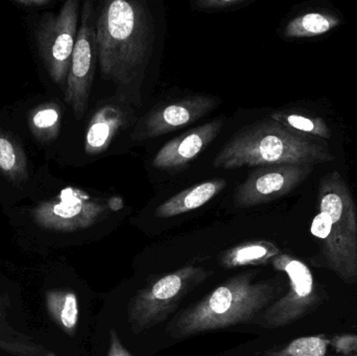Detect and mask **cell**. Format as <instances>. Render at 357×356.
Listing matches in <instances>:
<instances>
[{
  "label": "cell",
  "mask_w": 357,
  "mask_h": 356,
  "mask_svg": "<svg viewBox=\"0 0 357 356\" xmlns=\"http://www.w3.org/2000/svg\"><path fill=\"white\" fill-rule=\"evenodd\" d=\"M96 29L102 77L121 88L142 83L155 42L154 21L146 2H105L96 15Z\"/></svg>",
  "instance_id": "cell-1"
},
{
  "label": "cell",
  "mask_w": 357,
  "mask_h": 356,
  "mask_svg": "<svg viewBox=\"0 0 357 356\" xmlns=\"http://www.w3.org/2000/svg\"><path fill=\"white\" fill-rule=\"evenodd\" d=\"M335 159L324 140L297 133L270 117L235 134L213 161L220 169L268 165L310 164Z\"/></svg>",
  "instance_id": "cell-2"
},
{
  "label": "cell",
  "mask_w": 357,
  "mask_h": 356,
  "mask_svg": "<svg viewBox=\"0 0 357 356\" xmlns=\"http://www.w3.org/2000/svg\"><path fill=\"white\" fill-rule=\"evenodd\" d=\"M318 215L312 219V235L320 251L312 259L344 284L357 282V212L351 192L339 171L321 180Z\"/></svg>",
  "instance_id": "cell-3"
},
{
  "label": "cell",
  "mask_w": 357,
  "mask_h": 356,
  "mask_svg": "<svg viewBox=\"0 0 357 356\" xmlns=\"http://www.w3.org/2000/svg\"><path fill=\"white\" fill-rule=\"evenodd\" d=\"M281 291L273 281H252L249 274L234 276L181 313L167 332L181 339L249 323L276 300Z\"/></svg>",
  "instance_id": "cell-4"
},
{
  "label": "cell",
  "mask_w": 357,
  "mask_h": 356,
  "mask_svg": "<svg viewBox=\"0 0 357 356\" xmlns=\"http://www.w3.org/2000/svg\"><path fill=\"white\" fill-rule=\"evenodd\" d=\"M123 207L121 198H93L83 190L69 187L33 207L31 219L38 227L47 231H81L104 221Z\"/></svg>",
  "instance_id": "cell-5"
},
{
  "label": "cell",
  "mask_w": 357,
  "mask_h": 356,
  "mask_svg": "<svg viewBox=\"0 0 357 356\" xmlns=\"http://www.w3.org/2000/svg\"><path fill=\"white\" fill-rule=\"evenodd\" d=\"M208 276L209 272L203 268L187 265L140 291L130 307L132 330L140 334L165 321L185 295L205 281Z\"/></svg>",
  "instance_id": "cell-6"
},
{
  "label": "cell",
  "mask_w": 357,
  "mask_h": 356,
  "mask_svg": "<svg viewBox=\"0 0 357 356\" xmlns=\"http://www.w3.org/2000/svg\"><path fill=\"white\" fill-rule=\"evenodd\" d=\"M79 2L68 0L56 14H46L36 29V44L52 81L65 90L79 31Z\"/></svg>",
  "instance_id": "cell-7"
},
{
  "label": "cell",
  "mask_w": 357,
  "mask_h": 356,
  "mask_svg": "<svg viewBox=\"0 0 357 356\" xmlns=\"http://www.w3.org/2000/svg\"><path fill=\"white\" fill-rule=\"evenodd\" d=\"M272 263L277 271L283 272L289 278L287 294L273 302L262 318L264 327L275 330L291 325L314 311L322 296L312 271L303 261L287 254H278Z\"/></svg>",
  "instance_id": "cell-8"
},
{
  "label": "cell",
  "mask_w": 357,
  "mask_h": 356,
  "mask_svg": "<svg viewBox=\"0 0 357 356\" xmlns=\"http://www.w3.org/2000/svg\"><path fill=\"white\" fill-rule=\"evenodd\" d=\"M96 25L94 3L85 1L82 8L81 24L64 90L65 102L73 109L77 119L83 118L87 112L96 63L98 62Z\"/></svg>",
  "instance_id": "cell-9"
},
{
  "label": "cell",
  "mask_w": 357,
  "mask_h": 356,
  "mask_svg": "<svg viewBox=\"0 0 357 356\" xmlns=\"http://www.w3.org/2000/svg\"><path fill=\"white\" fill-rule=\"evenodd\" d=\"M314 165L280 164L257 167L235 190L238 208L257 206L289 194L312 173Z\"/></svg>",
  "instance_id": "cell-10"
},
{
  "label": "cell",
  "mask_w": 357,
  "mask_h": 356,
  "mask_svg": "<svg viewBox=\"0 0 357 356\" xmlns=\"http://www.w3.org/2000/svg\"><path fill=\"white\" fill-rule=\"evenodd\" d=\"M218 104V100L211 96L197 95L163 105L146 116L140 129L134 133V137L138 140L149 139L171 133L199 121Z\"/></svg>",
  "instance_id": "cell-11"
},
{
  "label": "cell",
  "mask_w": 357,
  "mask_h": 356,
  "mask_svg": "<svg viewBox=\"0 0 357 356\" xmlns=\"http://www.w3.org/2000/svg\"><path fill=\"white\" fill-rule=\"evenodd\" d=\"M222 125V118L215 119L174 138L157 153L153 167L158 169L184 167L218 137Z\"/></svg>",
  "instance_id": "cell-12"
},
{
  "label": "cell",
  "mask_w": 357,
  "mask_h": 356,
  "mask_svg": "<svg viewBox=\"0 0 357 356\" xmlns=\"http://www.w3.org/2000/svg\"><path fill=\"white\" fill-rule=\"evenodd\" d=\"M126 125V115L121 108L107 105L92 116L85 138V152L90 156L108 150L119 130Z\"/></svg>",
  "instance_id": "cell-13"
},
{
  "label": "cell",
  "mask_w": 357,
  "mask_h": 356,
  "mask_svg": "<svg viewBox=\"0 0 357 356\" xmlns=\"http://www.w3.org/2000/svg\"><path fill=\"white\" fill-rule=\"evenodd\" d=\"M226 185L227 182L224 179H215L182 190L158 206L155 211V215L160 219H169L190 212L207 204L214 196H218Z\"/></svg>",
  "instance_id": "cell-14"
},
{
  "label": "cell",
  "mask_w": 357,
  "mask_h": 356,
  "mask_svg": "<svg viewBox=\"0 0 357 356\" xmlns=\"http://www.w3.org/2000/svg\"><path fill=\"white\" fill-rule=\"evenodd\" d=\"M46 309L52 321L69 336L77 332L79 324V302L70 290H52L45 295Z\"/></svg>",
  "instance_id": "cell-15"
},
{
  "label": "cell",
  "mask_w": 357,
  "mask_h": 356,
  "mask_svg": "<svg viewBox=\"0 0 357 356\" xmlns=\"http://www.w3.org/2000/svg\"><path fill=\"white\" fill-rule=\"evenodd\" d=\"M344 340L323 336H302L262 356H350L342 355V351L350 349L347 345L342 347Z\"/></svg>",
  "instance_id": "cell-16"
},
{
  "label": "cell",
  "mask_w": 357,
  "mask_h": 356,
  "mask_svg": "<svg viewBox=\"0 0 357 356\" xmlns=\"http://www.w3.org/2000/svg\"><path fill=\"white\" fill-rule=\"evenodd\" d=\"M278 254H280V251L274 244L264 240H257L245 242L229 249L222 254L220 263L228 269L245 265H266Z\"/></svg>",
  "instance_id": "cell-17"
},
{
  "label": "cell",
  "mask_w": 357,
  "mask_h": 356,
  "mask_svg": "<svg viewBox=\"0 0 357 356\" xmlns=\"http://www.w3.org/2000/svg\"><path fill=\"white\" fill-rule=\"evenodd\" d=\"M0 173L13 183H22L29 177L27 160L20 144L10 134L0 130Z\"/></svg>",
  "instance_id": "cell-18"
},
{
  "label": "cell",
  "mask_w": 357,
  "mask_h": 356,
  "mask_svg": "<svg viewBox=\"0 0 357 356\" xmlns=\"http://www.w3.org/2000/svg\"><path fill=\"white\" fill-rule=\"evenodd\" d=\"M340 24L335 16L323 13H308L296 17L287 25L284 29L285 37L308 38L323 35Z\"/></svg>",
  "instance_id": "cell-19"
},
{
  "label": "cell",
  "mask_w": 357,
  "mask_h": 356,
  "mask_svg": "<svg viewBox=\"0 0 357 356\" xmlns=\"http://www.w3.org/2000/svg\"><path fill=\"white\" fill-rule=\"evenodd\" d=\"M270 118L297 133L322 140L329 139L331 137L328 125L318 116H310V115L291 112V111H277L271 115Z\"/></svg>",
  "instance_id": "cell-20"
},
{
  "label": "cell",
  "mask_w": 357,
  "mask_h": 356,
  "mask_svg": "<svg viewBox=\"0 0 357 356\" xmlns=\"http://www.w3.org/2000/svg\"><path fill=\"white\" fill-rule=\"evenodd\" d=\"M0 349L18 356H56L50 349L0 324Z\"/></svg>",
  "instance_id": "cell-21"
},
{
  "label": "cell",
  "mask_w": 357,
  "mask_h": 356,
  "mask_svg": "<svg viewBox=\"0 0 357 356\" xmlns=\"http://www.w3.org/2000/svg\"><path fill=\"white\" fill-rule=\"evenodd\" d=\"M61 118L60 107L54 104L42 106L31 115V131L40 140L54 139L60 130Z\"/></svg>",
  "instance_id": "cell-22"
},
{
  "label": "cell",
  "mask_w": 357,
  "mask_h": 356,
  "mask_svg": "<svg viewBox=\"0 0 357 356\" xmlns=\"http://www.w3.org/2000/svg\"><path fill=\"white\" fill-rule=\"evenodd\" d=\"M249 3V0H197L191 2V6L202 12H225L238 10Z\"/></svg>",
  "instance_id": "cell-23"
},
{
  "label": "cell",
  "mask_w": 357,
  "mask_h": 356,
  "mask_svg": "<svg viewBox=\"0 0 357 356\" xmlns=\"http://www.w3.org/2000/svg\"><path fill=\"white\" fill-rule=\"evenodd\" d=\"M107 356H133L123 346V342L115 330H111L109 332V349Z\"/></svg>",
  "instance_id": "cell-24"
},
{
  "label": "cell",
  "mask_w": 357,
  "mask_h": 356,
  "mask_svg": "<svg viewBox=\"0 0 357 356\" xmlns=\"http://www.w3.org/2000/svg\"><path fill=\"white\" fill-rule=\"evenodd\" d=\"M14 3L20 6V8H40L50 6L52 1L50 0H16Z\"/></svg>",
  "instance_id": "cell-25"
},
{
  "label": "cell",
  "mask_w": 357,
  "mask_h": 356,
  "mask_svg": "<svg viewBox=\"0 0 357 356\" xmlns=\"http://www.w3.org/2000/svg\"><path fill=\"white\" fill-rule=\"evenodd\" d=\"M4 315L3 307H2L1 303H0V316Z\"/></svg>",
  "instance_id": "cell-26"
}]
</instances>
